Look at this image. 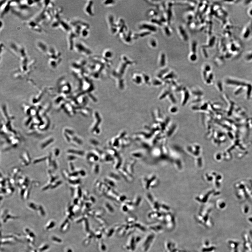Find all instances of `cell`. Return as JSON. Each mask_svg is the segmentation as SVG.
<instances>
[{
  "instance_id": "26",
  "label": "cell",
  "mask_w": 252,
  "mask_h": 252,
  "mask_svg": "<svg viewBox=\"0 0 252 252\" xmlns=\"http://www.w3.org/2000/svg\"><path fill=\"white\" fill-rule=\"evenodd\" d=\"M165 31H166L167 34L169 35V34H170L169 30L168 28H165Z\"/></svg>"
},
{
  "instance_id": "2",
  "label": "cell",
  "mask_w": 252,
  "mask_h": 252,
  "mask_svg": "<svg viewBox=\"0 0 252 252\" xmlns=\"http://www.w3.org/2000/svg\"><path fill=\"white\" fill-rule=\"evenodd\" d=\"M74 47L76 51L81 54H84L85 55H90L91 54V52L90 50L87 48L80 42H77L74 44Z\"/></svg>"
},
{
  "instance_id": "8",
  "label": "cell",
  "mask_w": 252,
  "mask_h": 252,
  "mask_svg": "<svg viewBox=\"0 0 252 252\" xmlns=\"http://www.w3.org/2000/svg\"><path fill=\"white\" fill-rule=\"evenodd\" d=\"M67 152L69 154L76 156H83L84 155L83 153L81 151H77V150H69L67 151Z\"/></svg>"
},
{
  "instance_id": "24",
  "label": "cell",
  "mask_w": 252,
  "mask_h": 252,
  "mask_svg": "<svg viewBox=\"0 0 252 252\" xmlns=\"http://www.w3.org/2000/svg\"><path fill=\"white\" fill-rule=\"evenodd\" d=\"M69 166L70 170L72 171H74V169H74V167L72 162H69Z\"/></svg>"
},
{
  "instance_id": "9",
  "label": "cell",
  "mask_w": 252,
  "mask_h": 252,
  "mask_svg": "<svg viewBox=\"0 0 252 252\" xmlns=\"http://www.w3.org/2000/svg\"><path fill=\"white\" fill-rule=\"evenodd\" d=\"M179 31L180 32V34L181 36H183L184 40L186 41L188 40V36H187V34L185 31V30L182 27H180L179 28Z\"/></svg>"
},
{
  "instance_id": "15",
  "label": "cell",
  "mask_w": 252,
  "mask_h": 252,
  "mask_svg": "<svg viewBox=\"0 0 252 252\" xmlns=\"http://www.w3.org/2000/svg\"><path fill=\"white\" fill-rule=\"evenodd\" d=\"M52 160L53 159L52 158V154H50L48 156H47V159L46 160L47 166L48 167H50L51 166Z\"/></svg>"
},
{
  "instance_id": "4",
  "label": "cell",
  "mask_w": 252,
  "mask_h": 252,
  "mask_svg": "<svg viewBox=\"0 0 252 252\" xmlns=\"http://www.w3.org/2000/svg\"><path fill=\"white\" fill-rule=\"evenodd\" d=\"M21 165L22 166H26L29 165L31 162V159L29 153L25 152L21 155L20 157Z\"/></svg>"
},
{
  "instance_id": "21",
  "label": "cell",
  "mask_w": 252,
  "mask_h": 252,
  "mask_svg": "<svg viewBox=\"0 0 252 252\" xmlns=\"http://www.w3.org/2000/svg\"><path fill=\"white\" fill-rule=\"evenodd\" d=\"M60 154V150L59 149H55L54 150L53 155L55 157H58Z\"/></svg>"
},
{
  "instance_id": "12",
  "label": "cell",
  "mask_w": 252,
  "mask_h": 252,
  "mask_svg": "<svg viewBox=\"0 0 252 252\" xmlns=\"http://www.w3.org/2000/svg\"><path fill=\"white\" fill-rule=\"evenodd\" d=\"M31 188L32 186L29 185L28 188L25 191L24 196V198H25V200H27V199H28V198H29Z\"/></svg>"
},
{
  "instance_id": "3",
  "label": "cell",
  "mask_w": 252,
  "mask_h": 252,
  "mask_svg": "<svg viewBox=\"0 0 252 252\" xmlns=\"http://www.w3.org/2000/svg\"><path fill=\"white\" fill-rule=\"evenodd\" d=\"M27 25L31 30L39 33L43 32V29L41 26L34 20H32L28 22Z\"/></svg>"
},
{
  "instance_id": "22",
  "label": "cell",
  "mask_w": 252,
  "mask_h": 252,
  "mask_svg": "<svg viewBox=\"0 0 252 252\" xmlns=\"http://www.w3.org/2000/svg\"><path fill=\"white\" fill-rule=\"evenodd\" d=\"M190 59L191 60V61H196L197 59V55L195 53H193L190 56Z\"/></svg>"
},
{
  "instance_id": "16",
  "label": "cell",
  "mask_w": 252,
  "mask_h": 252,
  "mask_svg": "<svg viewBox=\"0 0 252 252\" xmlns=\"http://www.w3.org/2000/svg\"><path fill=\"white\" fill-rule=\"evenodd\" d=\"M103 55L107 59L110 58L112 57V53L111 51L110 50H106L104 52Z\"/></svg>"
},
{
  "instance_id": "5",
  "label": "cell",
  "mask_w": 252,
  "mask_h": 252,
  "mask_svg": "<svg viewBox=\"0 0 252 252\" xmlns=\"http://www.w3.org/2000/svg\"><path fill=\"white\" fill-rule=\"evenodd\" d=\"M36 47L39 51L43 53H46L48 49L47 45L45 42L41 41L38 42L37 43Z\"/></svg>"
},
{
  "instance_id": "6",
  "label": "cell",
  "mask_w": 252,
  "mask_h": 252,
  "mask_svg": "<svg viewBox=\"0 0 252 252\" xmlns=\"http://www.w3.org/2000/svg\"><path fill=\"white\" fill-rule=\"evenodd\" d=\"M142 28L147 29L151 31L155 32L157 31V28L154 26L148 24H143L141 26Z\"/></svg>"
},
{
  "instance_id": "10",
  "label": "cell",
  "mask_w": 252,
  "mask_h": 252,
  "mask_svg": "<svg viewBox=\"0 0 252 252\" xmlns=\"http://www.w3.org/2000/svg\"><path fill=\"white\" fill-rule=\"evenodd\" d=\"M62 184V181L59 180L55 181L53 183L51 184L50 189H54L55 188H56Z\"/></svg>"
},
{
  "instance_id": "11",
  "label": "cell",
  "mask_w": 252,
  "mask_h": 252,
  "mask_svg": "<svg viewBox=\"0 0 252 252\" xmlns=\"http://www.w3.org/2000/svg\"><path fill=\"white\" fill-rule=\"evenodd\" d=\"M47 157V156L43 157H40V158L35 159L33 160V164H35L39 163L40 162H43V161L46 160Z\"/></svg>"
},
{
  "instance_id": "17",
  "label": "cell",
  "mask_w": 252,
  "mask_h": 252,
  "mask_svg": "<svg viewBox=\"0 0 252 252\" xmlns=\"http://www.w3.org/2000/svg\"><path fill=\"white\" fill-rule=\"evenodd\" d=\"M51 167H52L53 169L54 170H56L58 169V164H57V162H56V160H55L53 159Z\"/></svg>"
},
{
  "instance_id": "1",
  "label": "cell",
  "mask_w": 252,
  "mask_h": 252,
  "mask_svg": "<svg viewBox=\"0 0 252 252\" xmlns=\"http://www.w3.org/2000/svg\"><path fill=\"white\" fill-rule=\"evenodd\" d=\"M46 54L49 65L52 68L56 67L62 61L61 54L54 47L49 48Z\"/></svg>"
},
{
  "instance_id": "18",
  "label": "cell",
  "mask_w": 252,
  "mask_h": 252,
  "mask_svg": "<svg viewBox=\"0 0 252 252\" xmlns=\"http://www.w3.org/2000/svg\"><path fill=\"white\" fill-rule=\"evenodd\" d=\"M77 158L76 157L75 155L69 154L67 156V159L69 162H72V161L75 160Z\"/></svg>"
},
{
  "instance_id": "13",
  "label": "cell",
  "mask_w": 252,
  "mask_h": 252,
  "mask_svg": "<svg viewBox=\"0 0 252 252\" xmlns=\"http://www.w3.org/2000/svg\"><path fill=\"white\" fill-rule=\"evenodd\" d=\"M21 170L18 168H15L12 170L11 172L12 177L13 178H15L16 176L20 172Z\"/></svg>"
},
{
  "instance_id": "19",
  "label": "cell",
  "mask_w": 252,
  "mask_h": 252,
  "mask_svg": "<svg viewBox=\"0 0 252 252\" xmlns=\"http://www.w3.org/2000/svg\"><path fill=\"white\" fill-rule=\"evenodd\" d=\"M197 42L195 41L193 42L192 44V46H191V50L193 53H195H195L197 51Z\"/></svg>"
},
{
  "instance_id": "14",
  "label": "cell",
  "mask_w": 252,
  "mask_h": 252,
  "mask_svg": "<svg viewBox=\"0 0 252 252\" xmlns=\"http://www.w3.org/2000/svg\"><path fill=\"white\" fill-rule=\"evenodd\" d=\"M166 58L165 54L162 53L160 57V64L162 66H163L165 64Z\"/></svg>"
},
{
  "instance_id": "25",
  "label": "cell",
  "mask_w": 252,
  "mask_h": 252,
  "mask_svg": "<svg viewBox=\"0 0 252 252\" xmlns=\"http://www.w3.org/2000/svg\"><path fill=\"white\" fill-rule=\"evenodd\" d=\"M79 174H80L81 176H84L86 175V173H85L84 171H83V170H80L79 172Z\"/></svg>"
},
{
  "instance_id": "7",
  "label": "cell",
  "mask_w": 252,
  "mask_h": 252,
  "mask_svg": "<svg viewBox=\"0 0 252 252\" xmlns=\"http://www.w3.org/2000/svg\"><path fill=\"white\" fill-rule=\"evenodd\" d=\"M93 3H92V2H91V1H89V4H88L86 6V8H85V11H86L87 14L89 15H91V16L93 15V14L92 11V8H92V4Z\"/></svg>"
},
{
  "instance_id": "23",
  "label": "cell",
  "mask_w": 252,
  "mask_h": 252,
  "mask_svg": "<svg viewBox=\"0 0 252 252\" xmlns=\"http://www.w3.org/2000/svg\"><path fill=\"white\" fill-rule=\"evenodd\" d=\"M150 45L152 47H156L157 45V44L156 42V41L155 40H152L150 41Z\"/></svg>"
},
{
  "instance_id": "20",
  "label": "cell",
  "mask_w": 252,
  "mask_h": 252,
  "mask_svg": "<svg viewBox=\"0 0 252 252\" xmlns=\"http://www.w3.org/2000/svg\"><path fill=\"white\" fill-rule=\"evenodd\" d=\"M28 205L30 208H32L33 209H34V210H36V209H37V205H36L35 204L33 203V202H30V203L28 204Z\"/></svg>"
}]
</instances>
